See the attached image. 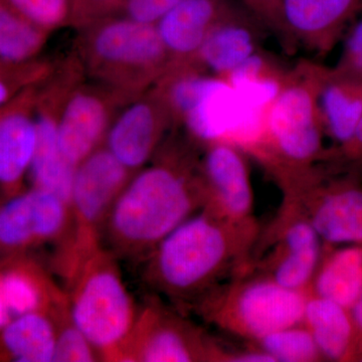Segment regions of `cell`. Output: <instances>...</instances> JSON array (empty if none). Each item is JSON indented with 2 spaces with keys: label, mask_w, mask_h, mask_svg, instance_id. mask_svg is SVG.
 Returning a JSON list of instances; mask_svg holds the SVG:
<instances>
[{
  "label": "cell",
  "mask_w": 362,
  "mask_h": 362,
  "mask_svg": "<svg viewBox=\"0 0 362 362\" xmlns=\"http://www.w3.org/2000/svg\"><path fill=\"white\" fill-rule=\"evenodd\" d=\"M259 232L255 218L235 221L206 206L145 257V279L175 306L192 309L247 270Z\"/></svg>",
  "instance_id": "1"
},
{
  "label": "cell",
  "mask_w": 362,
  "mask_h": 362,
  "mask_svg": "<svg viewBox=\"0 0 362 362\" xmlns=\"http://www.w3.org/2000/svg\"><path fill=\"white\" fill-rule=\"evenodd\" d=\"M209 201L201 165L163 157L132 175L112 206L102 237L114 255L144 258Z\"/></svg>",
  "instance_id": "2"
},
{
  "label": "cell",
  "mask_w": 362,
  "mask_h": 362,
  "mask_svg": "<svg viewBox=\"0 0 362 362\" xmlns=\"http://www.w3.org/2000/svg\"><path fill=\"white\" fill-rule=\"evenodd\" d=\"M173 121L197 141L226 142L256 152L263 140L265 115L250 110L223 78L195 65L173 66L154 85Z\"/></svg>",
  "instance_id": "3"
},
{
  "label": "cell",
  "mask_w": 362,
  "mask_h": 362,
  "mask_svg": "<svg viewBox=\"0 0 362 362\" xmlns=\"http://www.w3.org/2000/svg\"><path fill=\"white\" fill-rule=\"evenodd\" d=\"M83 30L80 52L88 73L125 101L146 92L173 66L156 25L117 14Z\"/></svg>",
  "instance_id": "4"
},
{
  "label": "cell",
  "mask_w": 362,
  "mask_h": 362,
  "mask_svg": "<svg viewBox=\"0 0 362 362\" xmlns=\"http://www.w3.org/2000/svg\"><path fill=\"white\" fill-rule=\"evenodd\" d=\"M326 69L308 66L288 75L266 113L263 142L257 156L275 166L283 185L310 175L322 159V119L318 94Z\"/></svg>",
  "instance_id": "5"
},
{
  "label": "cell",
  "mask_w": 362,
  "mask_h": 362,
  "mask_svg": "<svg viewBox=\"0 0 362 362\" xmlns=\"http://www.w3.org/2000/svg\"><path fill=\"white\" fill-rule=\"evenodd\" d=\"M68 282L71 321L102 361H113L139 312L121 277L115 255L101 245L78 265Z\"/></svg>",
  "instance_id": "6"
},
{
  "label": "cell",
  "mask_w": 362,
  "mask_h": 362,
  "mask_svg": "<svg viewBox=\"0 0 362 362\" xmlns=\"http://www.w3.org/2000/svg\"><path fill=\"white\" fill-rule=\"evenodd\" d=\"M308 295L246 271L202 298L192 309L221 330L255 342L303 323Z\"/></svg>",
  "instance_id": "7"
},
{
  "label": "cell",
  "mask_w": 362,
  "mask_h": 362,
  "mask_svg": "<svg viewBox=\"0 0 362 362\" xmlns=\"http://www.w3.org/2000/svg\"><path fill=\"white\" fill-rule=\"evenodd\" d=\"M133 175L105 146L78 164L71 188V232L59 255L66 278L101 246L105 221Z\"/></svg>",
  "instance_id": "8"
},
{
  "label": "cell",
  "mask_w": 362,
  "mask_h": 362,
  "mask_svg": "<svg viewBox=\"0 0 362 362\" xmlns=\"http://www.w3.org/2000/svg\"><path fill=\"white\" fill-rule=\"evenodd\" d=\"M230 352L178 312L151 303L138 312L113 361L228 362Z\"/></svg>",
  "instance_id": "9"
},
{
  "label": "cell",
  "mask_w": 362,
  "mask_h": 362,
  "mask_svg": "<svg viewBox=\"0 0 362 362\" xmlns=\"http://www.w3.org/2000/svg\"><path fill=\"white\" fill-rule=\"evenodd\" d=\"M284 204L302 214L323 242L362 244V182L358 173L324 180L315 173L286 187Z\"/></svg>",
  "instance_id": "10"
},
{
  "label": "cell",
  "mask_w": 362,
  "mask_h": 362,
  "mask_svg": "<svg viewBox=\"0 0 362 362\" xmlns=\"http://www.w3.org/2000/svg\"><path fill=\"white\" fill-rule=\"evenodd\" d=\"M127 101L101 85L74 83L66 90L58 116L59 146L66 158L81 163L103 146L114 109Z\"/></svg>",
  "instance_id": "11"
},
{
  "label": "cell",
  "mask_w": 362,
  "mask_h": 362,
  "mask_svg": "<svg viewBox=\"0 0 362 362\" xmlns=\"http://www.w3.org/2000/svg\"><path fill=\"white\" fill-rule=\"evenodd\" d=\"M283 206L282 214L271 230L273 249L257 269L283 287L309 293L322 257V240L296 209Z\"/></svg>",
  "instance_id": "12"
},
{
  "label": "cell",
  "mask_w": 362,
  "mask_h": 362,
  "mask_svg": "<svg viewBox=\"0 0 362 362\" xmlns=\"http://www.w3.org/2000/svg\"><path fill=\"white\" fill-rule=\"evenodd\" d=\"M173 121L163 100L154 89L149 90L128 101L114 117L105 147L134 173L156 153Z\"/></svg>",
  "instance_id": "13"
},
{
  "label": "cell",
  "mask_w": 362,
  "mask_h": 362,
  "mask_svg": "<svg viewBox=\"0 0 362 362\" xmlns=\"http://www.w3.org/2000/svg\"><path fill=\"white\" fill-rule=\"evenodd\" d=\"M362 0H270L263 20L321 52H329Z\"/></svg>",
  "instance_id": "14"
},
{
  "label": "cell",
  "mask_w": 362,
  "mask_h": 362,
  "mask_svg": "<svg viewBox=\"0 0 362 362\" xmlns=\"http://www.w3.org/2000/svg\"><path fill=\"white\" fill-rule=\"evenodd\" d=\"M69 83L52 82L37 89L35 103L37 142L30 173L33 187L57 195L70 206L74 176L77 166L71 163L59 146L58 116Z\"/></svg>",
  "instance_id": "15"
},
{
  "label": "cell",
  "mask_w": 362,
  "mask_h": 362,
  "mask_svg": "<svg viewBox=\"0 0 362 362\" xmlns=\"http://www.w3.org/2000/svg\"><path fill=\"white\" fill-rule=\"evenodd\" d=\"M71 207L57 195L33 187L0 209V244L20 247L66 239Z\"/></svg>",
  "instance_id": "16"
},
{
  "label": "cell",
  "mask_w": 362,
  "mask_h": 362,
  "mask_svg": "<svg viewBox=\"0 0 362 362\" xmlns=\"http://www.w3.org/2000/svg\"><path fill=\"white\" fill-rule=\"evenodd\" d=\"M201 170L209 190L206 206L232 220L254 218L249 169L239 147L226 142L207 145Z\"/></svg>",
  "instance_id": "17"
},
{
  "label": "cell",
  "mask_w": 362,
  "mask_h": 362,
  "mask_svg": "<svg viewBox=\"0 0 362 362\" xmlns=\"http://www.w3.org/2000/svg\"><path fill=\"white\" fill-rule=\"evenodd\" d=\"M237 9L230 0H181L156 23L173 66L197 65L209 32Z\"/></svg>",
  "instance_id": "18"
},
{
  "label": "cell",
  "mask_w": 362,
  "mask_h": 362,
  "mask_svg": "<svg viewBox=\"0 0 362 362\" xmlns=\"http://www.w3.org/2000/svg\"><path fill=\"white\" fill-rule=\"evenodd\" d=\"M40 85L0 109V185L4 187H14L30 171L37 142L35 103Z\"/></svg>",
  "instance_id": "19"
},
{
  "label": "cell",
  "mask_w": 362,
  "mask_h": 362,
  "mask_svg": "<svg viewBox=\"0 0 362 362\" xmlns=\"http://www.w3.org/2000/svg\"><path fill=\"white\" fill-rule=\"evenodd\" d=\"M303 323L324 361H359L362 344L349 309L309 293Z\"/></svg>",
  "instance_id": "20"
},
{
  "label": "cell",
  "mask_w": 362,
  "mask_h": 362,
  "mask_svg": "<svg viewBox=\"0 0 362 362\" xmlns=\"http://www.w3.org/2000/svg\"><path fill=\"white\" fill-rule=\"evenodd\" d=\"M324 130L337 146L351 139L362 116V78L326 69L318 94Z\"/></svg>",
  "instance_id": "21"
},
{
  "label": "cell",
  "mask_w": 362,
  "mask_h": 362,
  "mask_svg": "<svg viewBox=\"0 0 362 362\" xmlns=\"http://www.w3.org/2000/svg\"><path fill=\"white\" fill-rule=\"evenodd\" d=\"M242 18L235 13L209 32L195 59L199 68L209 69L214 76L226 78L256 52L254 33Z\"/></svg>",
  "instance_id": "22"
},
{
  "label": "cell",
  "mask_w": 362,
  "mask_h": 362,
  "mask_svg": "<svg viewBox=\"0 0 362 362\" xmlns=\"http://www.w3.org/2000/svg\"><path fill=\"white\" fill-rule=\"evenodd\" d=\"M361 289L362 244H354L321 257L309 293L350 309Z\"/></svg>",
  "instance_id": "23"
},
{
  "label": "cell",
  "mask_w": 362,
  "mask_h": 362,
  "mask_svg": "<svg viewBox=\"0 0 362 362\" xmlns=\"http://www.w3.org/2000/svg\"><path fill=\"white\" fill-rule=\"evenodd\" d=\"M2 330L4 349L14 361H52L57 327L49 314L35 312L16 317Z\"/></svg>",
  "instance_id": "24"
},
{
  "label": "cell",
  "mask_w": 362,
  "mask_h": 362,
  "mask_svg": "<svg viewBox=\"0 0 362 362\" xmlns=\"http://www.w3.org/2000/svg\"><path fill=\"white\" fill-rule=\"evenodd\" d=\"M287 76L281 75L263 54L255 52L225 78L250 110L266 114Z\"/></svg>",
  "instance_id": "25"
},
{
  "label": "cell",
  "mask_w": 362,
  "mask_h": 362,
  "mask_svg": "<svg viewBox=\"0 0 362 362\" xmlns=\"http://www.w3.org/2000/svg\"><path fill=\"white\" fill-rule=\"evenodd\" d=\"M47 35L49 33L0 0V62L20 65L35 61L47 44Z\"/></svg>",
  "instance_id": "26"
},
{
  "label": "cell",
  "mask_w": 362,
  "mask_h": 362,
  "mask_svg": "<svg viewBox=\"0 0 362 362\" xmlns=\"http://www.w3.org/2000/svg\"><path fill=\"white\" fill-rule=\"evenodd\" d=\"M275 362L324 361L310 331L304 323L266 335L255 341Z\"/></svg>",
  "instance_id": "27"
},
{
  "label": "cell",
  "mask_w": 362,
  "mask_h": 362,
  "mask_svg": "<svg viewBox=\"0 0 362 362\" xmlns=\"http://www.w3.org/2000/svg\"><path fill=\"white\" fill-rule=\"evenodd\" d=\"M57 327L54 362H92L100 361L96 349L73 323L68 306L54 316Z\"/></svg>",
  "instance_id": "28"
},
{
  "label": "cell",
  "mask_w": 362,
  "mask_h": 362,
  "mask_svg": "<svg viewBox=\"0 0 362 362\" xmlns=\"http://www.w3.org/2000/svg\"><path fill=\"white\" fill-rule=\"evenodd\" d=\"M26 20L47 33L73 25L74 0H4Z\"/></svg>",
  "instance_id": "29"
},
{
  "label": "cell",
  "mask_w": 362,
  "mask_h": 362,
  "mask_svg": "<svg viewBox=\"0 0 362 362\" xmlns=\"http://www.w3.org/2000/svg\"><path fill=\"white\" fill-rule=\"evenodd\" d=\"M49 75L51 68L40 62L20 65L0 62V109L25 90L42 84Z\"/></svg>",
  "instance_id": "30"
},
{
  "label": "cell",
  "mask_w": 362,
  "mask_h": 362,
  "mask_svg": "<svg viewBox=\"0 0 362 362\" xmlns=\"http://www.w3.org/2000/svg\"><path fill=\"white\" fill-rule=\"evenodd\" d=\"M125 1L126 0H74V25L83 28L102 18L117 16L120 13Z\"/></svg>",
  "instance_id": "31"
},
{
  "label": "cell",
  "mask_w": 362,
  "mask_h": 362,
  "mask_svg": "<svg viewBox=\"0 0 362 362\" xmlns=\"http://www.w3.org/2000/svg\"><path fill=\"white\" fill-rule=\"evenodd\" d=\"M181 0H126L120 13L139 23L156 25Z\"/></svg>",
  "instance_id": "32"
},
{
  "label": "cell",
  "mask_w": 362,
  "mask_h": 362,
  "mask_svg": "<svg viewBox=\"0 0 362 362\" xmlns=\"http://www.w3.org/2000/svg\"><path fill=\"white\" fill-rule=\"evenodd\" d=\"M323 159L332 162L337 168L350 166L354 168L352 171L362 168V116L351 139L332 151L325 152Z\"/></svg>",
  "instance_id": "33"
},
{
  "label": "cell",
  "mask_w": 362,
  "mask_h": 362,
  "mask_svg": "<svg viewBox=\"0 0 362 362\" xmlns=\"http://www.w3.org/2000/svg\"><path fill=\"white\" fill-rule=\"evenodd\" d=\"M337 68L362 78V21L354 26L347 37Z\"/></svg>",
  "instance_id": "34"
},
{
  "label": "cell",
  "mask_w": 362,
  "mask_h": 362,
  "mask_svg": "<svg viewBox=\"0 0 362 362\" xmlns=\"http://www.w3.org/2000/svg\"><path fill=\"white\" fill-rule=\"evenodd\" d=\"M354 318V324H356L357 332H358L359 338L362 344V289L359 293L358 297L356 298V302L349 309Z\"/></svg>",
  "instance_id": "35"
},
{
  "label": "cell",
  "mask_w": 362,
  "mask_h": 362,
  "mask_svg": "<svg viewBox=\"0 0 362 362\" xmlns=\"http://www.w3.org/2000/svg\"><path fill=\"white\" fill-rule=\"evenodd\" d=\"M242 1L251 9L252 13H256L259 18H264L270 0H242Z\"/></svg>",
  "instance_id": "36"
},
{
  "label": "cell",
  "mask_w": 362,
  "mask_h": 362,
  "mask_svg": "<svg viewBox=\"0 0 362 362\" xmlns=\"http://www.w3.org/2000/svg\"><path fill=\"white\" fill-rule=\"evenodd\" d=\"M13 314L9 311L6 302L0 296V329H4V327H6L13 320Z\"/></svg>",
  "instance_id": "37"
}]
</instances>
